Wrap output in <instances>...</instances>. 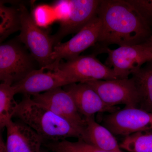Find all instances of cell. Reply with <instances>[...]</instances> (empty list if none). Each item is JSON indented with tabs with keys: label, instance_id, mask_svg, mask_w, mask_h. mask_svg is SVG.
Listing matches in <instances>:
<instances>
[{
	"label": "cell",
	"instance_id": "24",
	"mask_svg": "<svg viewBox=\"0 0 152 152\" xmlns=\"http://www.w3.org/2000/svg\"><path fill=\"white\" fill-rule=\"evenodd\" d=\"M0 152H8L6 148L5 143L4 142L1 136L0 138Z\"/></svg>",
	"mask_w": 152,
	"mask_h": 152
},
{
	"label": "cell",
	"instance_id": "2",
	"mask_svg": "<svg viewBox=\"0 0 152 152\" xmlns=\"http://www.w3.org/2000/svg\"><path fill=\"white\" fill-rule=\"evenodd\" d=\"M14 117L27 125L44 140L57 142L67 138H82L83 132L79 129L46 107L36 102L31 96H24Z\"/></svg>",
	"mask_w": 152,
	"mask_h": 152
},
{
	"label": "cell",
	"instance_id": "15",
	"mask_svg": "<svg viewBox=\"0 0 152 152\" xmlns=\"http://www.w3.org/2000/svg\"><path fill=\"white\" fill-rule=\"evenodd\" d=\"M85 119L86 124L81 140L106 151L124 152L110 131L97 123L94 117Z\"/></svg>",
	"mask_w": 152,
	"mask_h": 152
},
{
	"label": "cell",
	"instance_id": "3",
	"mask_svg": "<svg viewBox=\"0 0 152 152\" xmlns=\"http://www.w3.org/2000/svg\"><path fill=\"white\" fill-rule=\"evenodd\" d=\"M48 70L54 71L67 79L71 84L100 80H115L118 76L94 55L80 56L52 65Z\"/></svg>",
	"mask_w": 152,
	"mask_h": 152
},
{
	"label": "cell",
	"instance_id": "10",
	"mask_svg": "<svg viewBox=\"0 0 152 152\" xmlns=\"http://www.w3.org/2000/svg\"><path fill=\"white\" fill-rule=\"evenodd\" d=\"M32 99L67 120L83 133L86 119L78 111L70 94L61 87L33 95Z\"/></svg>",
	"mask_w": 152,
	"mask_h": 152
},
{
	"label": "cell",
	"instance_id": "5",
	"mask_svg": "<svg viewBox=\"0 0 152 152\" xmlns=\"http://www.w3.org/2000/svg\"><path fill=\"white\" fill-rule=\"evenodd\" d=\"M18 40H11L0 46V80L13 85L35 69L37 61Z\"/></svg>",
	"mask_w": 152,
	"mask_h": 152
},
{
	"label": "cell",
	"instance_id": "14",
	"mask_svg": "<svg viewBox=\"0 0 152 152\" xmlns=\"http://www.w3.org/2000/svg\"><path fill=\"white\" fill-rule=\"evenodd\" d=\"M7 129L6 148L8 152H40L44 140L27 125L11 121Z\"/></svg>",
	"mask_w": 152,
	"mask_h": 152
},
{
	"label": "cell",
	"instance_id": "17",
	"mask_svg": "<svg viewBox=\"0 0 152 152\" xmlns=\"http://www.w3.org/2000/svg\"><path fill=\"white\" fill-rule=\"evenodd\" d=\"M12 85L1 83L0 85V128L6 127L7 124L12 120L18 108V104L15 100L16 94Z\"/></svg>",
	"mask_w": 152,
	"mask_h": 152
},
{
	"label": "cell",
	"instance_id": "7",
	"mask_svg": "<svg viewBox=\"0 0 152 152\" xmlns=\"http://www.w3.org/2000/svg\"><path fill=\"white\" fill-rule=\"evenodd\" d=\"M97 93L108 105L116 107L125 105V107L138 108L139 96L132 78L100 80L86 82Z\"/></svg>",
	"mask_w": 152,
	"mask_h": 152
},
{
	"label": "cell",
	"instance_id": "21",
	"mask_svg": "<svg viewBox=\"0 0 152 152\" xmlns=\"http://www.w3.org/2000/svg\"><path fill=\"white\" fill-rule=\"evenodd\" d=\"M36 25L41 28H46L56 21L53 5L42 4L36 6L31 14Z\"/></svg>",
	"mask_w": 152,
	"mask_h": 152
},
{
	"label": "cell",
	"instance_id": "23",
	"mask_svg": "<svg viewBox=\"0 0 152 152\" xmlns=\"http://www.w3.org/2000/svg\"><path fill=\"white\" fill-rule=\"evenodd\" d=\"M128 1L148 23L152 19V0H129Z\"/></svg>",
	"mask_w": 152,
	"mask_h": 152
},
{
	"label": "cell",
	"instance_id": "26",
	"mask_svg": "<svg viewBox=\"0 0 152 152\" xmlns=\"http://www.w3.org/2000/svg\"><path fill=\"white\" fill-rule=\"evenodd\" d=\"M45 152L42 151H41V152Z\"/></svg>",
	"mask_w": 152,
	"mask_h": 152
},
{
	"label": "cell",
	"instance_id": "25",
	"mask_svg": "<svg viewBox=\"0 0 152 152\" xmlns=\"http://www.w3.org/2000/svg\"><path fill=\"white\" fill-rule=\"evenodd\" d=\"M146 42L150 46V48H151L152 50V36L151 37V38ZM151 63L152 64V62H151Z\"/></svg>",
	"mask_w": 152,
	"mask_h": 152
},
{
	"label": "cell",
	"instance_id": "13",
	"mask_svg": "<svg viewBox=\"0 0 152 152\" xmlns=\"http://www.w3.org/2000/svg\"><path fill=\"white\" fill-rule=\"evenodd\" d=\"M70 94L78 111L84 118L94 117L99 113H113L119 110L107 105L97 93L86 83H77L64 86Z\"/></svg>",
	"mask_w": 152,
	"mask_h": 152
},
{
	"label": "cell",
	"instance_id": "4",
	"mask_svg": "<svg viewBox=\"0 0 152 152\" xmlns=\"http://www.w3.org/2000/svg\"><path fill=\"white\" fill-rule=\"evenodd\" d=\"M18 8L21 26L17 39L29 50L40 68L48 67L53 64L54 44L51 36L36 25L26 6L20 5Z\"/></svg>",
	"mask_w": 152,
	"mask_h": 152
},
{
	"label": "cell",
	"instance_id": "6",
	"mask_svg": "<svg viewBox=\"0 0 152 152\" xmlns=\"http://www.w3.org/2000/svg\"><path fill=\"white\" fill-rule=\"evenodd\" d=\"M101 50L108 54L107 66L113 69L119 78H128L129 75L141 69L144 64L152 62V50L146 42L114 50L104 47Z\"/></svg>",
	"mask_w": 152,
	"mask_h": 152
},
{
	"label": "cell",
	"instance_id": "12",
	"mask_svg": "<svg viewBox=\"0 0 152 152\" xmlns=\"http://www.w3.org/2000/svg\"><path fill=\"white\" fill-rule=\"evenodd\" d=\"M45 70L43 67L34 70L13 85L17 94L31 96L71 84L67 79L56 71Z\"/></svg>",
	"mask_w": 152,
	"mask_h": 152
},
{
	"label": "cell",
	"instance_id": "20",
	"mask_svg": "<svg viewBox=\"0 0 152 152\" xmlns=\"http://www.w3.org/2000/svg\"><path fill=\"white\" fill-rule=\"evenodd\" d=\"M47 147L53 152H110L99 149L81 140L76 142L66 140L52 142Z\"/></svg>",
	"mask_w": 152,
	"mask_h": 152
},
{
	"label": "cell",
	"instance_id": "1",
	"mask_svg": "<svg viewBox=\"0 0 152 152\" xmlns=\"http://www.w3.org/2000/svg\"><path fill=\"white\" fill-rule=\"evenodd\" d=\"M97 15L102 22L98 42L102 45H138L149 35L148 23L128 1H101Z\"/></svg>",
	"mask_w": 152,
	"mask_h": 152
},
{
	"label": "cell",
	"instance_id": "9",
	"mask_svg": "<svg viewBox=\"0 0 152 152\" xmlns=\"http://www.w3.org/2000/svg\"><path fill=\"white\" fill-rule=\"evenodd\" d=\"M101 26V20L97 15L69 40L55 46L51 55L53 64H57L63 59L67 60L78 56L98 42Z\"/></svg>",
	"mask_w": 152,
	"mask_h": 152
},
{
	"label": "cell",
	"instance_id": "11",
	"mask_svg": "<svg viewBox=\"0 0 152 152\" xmlns=\"http://www.w3.org/2000/svg\"><path fill=\"white\" fill-rule=\"evenodd\" d=\"M101 1L71 0L72 13L66 22L60 23L56 33L51 36L54 47L66 36L78 33L97 15Z\"/></svg>",
	"mask_w": 152,
	"mask_h": 152
},
{
	"label": "cell",
	"instance_id": "19",
	"mask_svg": "<svg viewBox=\"0 0 152 152\" xmlns=\"http://www.w3.org/2000/svg\"><path fill=\"white\" fill-rule=\"evenodd\" d=\"M142 131L125 137L120 144L129 152H152V131Z\"/></svg>",
	"mask_w": 152,
	"mask_h": 152
},
{
	"label": "cell",
	"instance_id": "22",
	"mask_svg": "<svg viewBox=\"0 0 152 152\" xmlns=\"http://www.w3.org/2000/svg\"><path fill=\"white\" fill-rule=\"evenodd\" d=\"M56 21L60 23L67 20L72 12L71 0L56 1L53 4Z\"/></svg>",
	"mask_w": 152,
	"mask_h": 152
},
{
	"label": "cell",
	"instance_id": "18",
	"mask_svg": "<svg viewBox=\"0 0 152 152\" xmlns=\"http://www.w3.org/2000/svg\"><path fill=\"white\" fill-rule=\"evenodd\" d=\"M0 41L2 42L11 34L20 29L19 8L7 7L2 2L0 4Z\"/></svg>",
	"mask_w": 152,
	"mask_h": 152
},
{
	"label": "cell",
	"instance_id": "8",
	"mask_svg": "<svg viewBox=\"0 0 152 152\" xmlns=\"http://www.w3.org/2000/svg\"><path fill=\"white\" fill-rule=\"evenodd\" d=\"M102 124L114 135L126 137L152 130V113L138 108L125 107L106 115Z\"/></svg>",
	"mask_w": 152,
	"mask_h": 152
},
{
	"label": "cell",
	"instance_id": "16",
	"mask_svg": "<svg viewBox=\"0 0 152 152\" xmlns=\"http://www.w3.org/2000/svg\"><path fill=\"white\" fill-rule=\"evenodd\" d=\"M132 75L138 94V108L152 113V64Z\"/></svg>",
	"mask_w": 152,
	"mask_h": 152
}]
</instances>
